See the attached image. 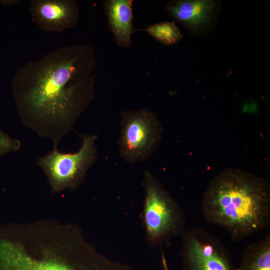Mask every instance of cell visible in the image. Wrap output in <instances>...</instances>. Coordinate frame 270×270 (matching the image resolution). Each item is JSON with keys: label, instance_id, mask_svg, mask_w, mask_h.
<instances>
[{"label": "cell", "instance_id": "6da1fadb", "mask_svg": "<svg viewBox=\"0 0 270 270\" xmlns=\"http://www.w3.org/2000/svg\"><path fill=\"white\" fill-rule=\"evenodd\" d=\"M96 66L92 47L73 44L20 68L12 78V92L24 126L58 148L94 98Z\"/></svg>", "mask_w": 270, "mask_h": 270}, {"label": "cell", "instance_id": "7a4b0ae2", "mask_svg": "<svg viewBox=\"0 0 270 270\" xmlns=\"http://www.w3.org/2000/svg\"><path fill=\"white\" fill-rule=\"evenodd\" d=\"M0 270H132L102 255L76 224L54 220L0 224Z\"/></svg>", "mask_w": 270, "mask_h": 270}, {"label": "cell", "instance_id": "3957f363", "mask_svg": "<svg viewBox=\"0 0 270 270\" xmlns=\"http://www.w3.org/2000/svg\"><path fill=\"white\" fill-rule=\"evenodd\" d=\"M202 212L206 221L224 229L233 241H240L270 224V184L242 169L226 168L209 184Z\"/></svg>", "mask_w": 270, "mask_h": 270}, {"label": "cell", "instance_id": "277c9868", "mask_svg": "<svg viewBox=\"0 0 270 270\" xmlns=\"http://www.w3.org/2000/svg\"><path fill=\"white\" fill-rule=\"evenodd\" d=\"M145 196L142 220L148 244L168 245L185 229L183 212L177 201L149 171L144 172Z\"/></svg>", "mask_w": 270, "mask_h": 270}, {"label": "cell", "instance_id": "5b68a950", "mask_svg": "<svg viewBox=\"0 0 270 270\" xmlns=\"http://www.w3.org/2000/svg\"><path fill=\"white\" fill-rule=\"evenodd\" d=\"M96 139V134L84 136L77 152L64 153L53 148L38 158L37 164L46 176L53 192L74 190L82 184L97 157Z\"/></svg>", "mask_w": 270, "mask_h": 270}, {"label": "cell", "instance_id": "8992f818", "mask_svg": "<svg viewBox=\"0 0 270 270\" xmlns=\"http://www.w3.org/2000/svg\"><path fill=\"white\" fill-rule=\"evenodd\" d=\"M120 126V156L130 164L149 158L158 145L163 130L156 115L147 108L124 111Z\"/></svg>", "mask_w": 270, "mask_h": 270}, {"label": "cell", "instance_id": "52a82bcc", "mask_svg": "<svg viewBox=\"0 0 270 270\" xmlns=\"http://www.w3.org/2000/svg\"><path fill=\"white\" fill-rule=\"evenodd\" d=\"M183 270H234L231 255L216 236L198 228L181 236Z\"/></svg>", "mask_w": 270, "mask_h": 270}, {"label": "cell", "instance_id": "ba28073f", "mask_svg": "<svg viewBox=\"0 0 270 270\" xmlns=\"http://www.w3.org/2000/svg\"><path fill=\"white\" fill-rule=\"evenodd\" d=\"M222 4L215 0H175L166 3L165 10L174 20L192 36L202 37L213 30L219 18Z\"/></svg>", "mask_w": 270, "mask_h": 270}, {"label": "cell", "instance_id": "9c48e42d", "mask_svg": "<svg viewBox=\"0 0 270 270\" xmlns=\"http://www.w3.org/2000/svg\"><path fill=\"white\" fill-rule=\"evenodd\" d=\"M30 11L32 22L47 32H61L78 22L79 9L75 0H32Z\"/></svg>", "mask_w": 270, "mask_h": 270}, {"label": "cell", "instance_id": "30bf717a", "mask_svg": "<svg viewBox=\"0 0 270 270\" xmlns=\"http://www.w3.org/2000/svg\"><path fill=\"white\" fill-rule=\"evenodd\" d=\"M132 0H106L104 8L108 28L116 44L122 48H129L131 38L136 29L134 27Z\"/></svg>", "mask_w": 270, "mask_h": 270}, {"label": "cell", "instance_id": "8fae6325", "mask_svg": "<svg viewBox=\"0 0 270 270\" xmlns=\"http://www.w3.org/2000/svg\"><path fill=\"white\" fill-rule=\"evenodd\" d=\"M241 256L240 264L234 270H270V234L248 244Z\"/></svg>", "mask_w": 270, "mask_h": 270}, {"label": "cell", "instance_id": "7c38bea8", "mask_svg": "<svg viewBox=\"0 0 270 270\" xmlns=\"http://www.w3.org/2000/svg\"><path fill=\"white\" fill-rule=\"evenodd\" d=\"M144 30L156 40L166 46L176 44L184 36L174 22H163L150 24Z\"/></svg>", "mask_w": 270, "mask_h": 270}, {"label": "cell", "instance_id": "4fadbf2b", "mask_svg": "<svg viewBox=\"0 0 270 270\" xmlns=\"http://www.w3.org/2000/svg\"><path fill=\"white\" fill-rule=\"evenodd\" d=\"M21 146L20 140L13 138L0 128V158L8 153L19 150Z\"/></svg>", "mask_w": 270, "mask_h": 270}, {"label": "cell", "instance_id": "5bb4252c", "mask_svg": "<svg viewBox=\"0 0 270 270\" xmlns=\"http://www.w3.org/2000/svg\"><path fill=\"white\" fill-rule=\"evenodd\" d=\"M22 1L20 0H0V2L4 5H13L21 3Z\"/></svg>", "mask_w": 270, "mask_h": 270}, {"label": "cell", "instance_id": "9a60e30c", "mask_svg": "<svg viewBox=\"0 0 270 270\" xmlns=\"http://www.w3.org/2000/svg\"><path fill=\"white\" fill-rule=\"evenodd\" d=\"M161 261L163 270H170L168 268L166 258L162 249L161 252Z\"/></svg>", "mask_w": 270, "mask_h": 270}]
</instances>
